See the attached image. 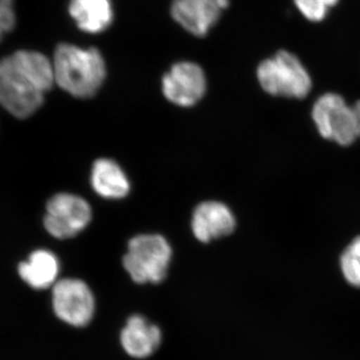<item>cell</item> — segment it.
Instances as JSON below:
<instances>
[{
  "mask_svg": "<svg viewBox=\"0 0 360 360\" xmlns=\"http://www.w3.org/2000/svg\"><path fill=\"white\" fill-rule=\"evenodd\" d=\"M54 84L52 60L39 51H18L0 60V104L15 117L37 112Z\"/></svg>",
  "mask_w": 360,
  "mask_h": 360,
  "instance_id": "obj_1",
  "label": "cell"
},
{
  "mask_svg": "<svg viewBox=\"0 0 360 360\" xmlns=\"http://www.w3.org/2000/svg\"><path fill=\"white\" fill-rule=\"evenodd\" d=\"M56 84L78 98H89L98 91L105 79V63L98 49H82L61 44L53 59Z\"/></svg>",
  "mask_w": 360,
  "mask_h": 360,
  "instance_id": "obj_2",
  "label": "cell"
},
{
  "mask_svg": "<svg viewBox=\"0 0 360 360\" xmlns=\"http://www.w3.org/2000/svg\"><path fill=\"white\" fill-rule=\"evenodd\" d=\"M257 79L262 89L274 96L303 99L312 89L309 71L297 56L286 51L262 61L258 65Z\"/></svg>",
  "mask_w": 360,
  "mask_h": 360,
  "instance_id": "obj_3",
  "label": "cell"
},
{
  "mask_svg": "<svg viewBox=\"0 0 360 360\" xmlns=\"http://www.w3.org/2000/svg\"><path fill=\"white\" fill-rule=\"evenodd\" d=\"M172 250L160 234H141L130 239L123 266L134 283H160L169 269Z\"/></svg>",
  "mask_w": 360,
  "mask_h": 360,
  "instance_id": "obj_4",
  "label": "cell"
},
{
  "mask_svg": "<svg viewBox=\"0 0 360 360\" xmlns=\"http://www.w3.org/2000/svg\"><path fill=\"white\" fill-rule=\"evenodd\" d=\"M311 115L317 131L328 141L348 146L360 137V101L350 106L342 96L326 94L315 101Z\"/></svg>",
  "mask_w": 360,
  "mask_h": 360,
  "instance_id": "obj_5",
  "label": "cell"
},
{
  "mask_svg": "<svg viewBox=\"0 0 360 360\" xmlns=\"http://www.w3.org/2000/svg\"><path fill=\"white\" fill-rule=\"evenodd\" d=\"M91 217V208L84 198L75 194L58 193L47 202L44 224L53 238L68 239L84 231Z\"/></svg>",
  "mask_w": 360,
  "mask_h": 360,
  "instance_id": "obj_6",
  "label": "cell"
},
{
  "mask_svg": "<svg viewBox=\"0 0 360 360\" xmlns=\"http://www.w3.org/2000/svg\"><path fill=\"white\" fill-rule=\"evenodd\" d=\"M52 307L60 321L75 328H84L94 319L96 300L84 281L61 279L52 288Z\"/></svg>",
  "mask_w": 360,
  "mask_h": 360,
  "instance_id": "obj_7",
  "label": "cell"
},
{
  "mask_svg": "<svg viewBox=\"0 0 360 360\" xmlns=\"http://www.w3.org/2000/svg\"><path fill=\"white\" fill-rule=\"evenodd\" d=\"M205 71L196 63H175L162 78V92L167 101L189 108L198 103L206 91Z\"/></svg>",
  "mask_w": 360,
  "mask_h": 360,
  "instance_id": "obj_8",
  "label": "cell"
},
{
  "mask_svg": "<svg viewBox=\"0 0 360 360\" xmlns=\"http://www.w3.org/2000/svg\"><path fill=\"white\" fill-rule=\"evenodd\" d=\"M229 4V0H174L172 15L186 32L202 37L217 22Z\"/></svg>",
  "mask_w": 360,
  "mask_h": 360,
  "instance_id": "obj_9",
  "label": "cell"
},
{
  "mask_svg": "<svg viewBox=\"0 0 360 360\" xmlns=\"http://www.w3.org/2000/svg\"><path fill=\"white\" fill-rule=\"evenodd\" d=\"M236 226V217L224 203L205 201L194 210L191 227L194 236L201 243L229 236Z\"/></svg>",
  "mask_w": 360,
  "mask_h": 360,
  "instance_id": "obj_10",
  "label": "cell"
},
{
  "mask_svg": "<svg viewBox=\"0 0 360 360\" xmlns=\"http://www.w3.org/2000/svg\"><path fill=\"white\" fill-rule=\"evenodd\" d=\"M120 342L129 356L146 359L160 347L161 331L142 315H132L122 329Z\"/></svg>",
  "mask_w": 360,
  "mask_h": 360,
  "instance_id": "obj_11",
  "label": "cell"
},
{
  "mask_svg": "<svg viewBox=\"0 0 360 360\" xmlns=\"http://www.w3.org/2000/svg\"><path fill=\"white\" fill-rule=\"evenodd\" d=\"M58 257L46 250L33 251L26 262L18 265V274L21 279L35 290L53 288L58 283Z\"/></svg>",
  "mask_w": 360,
  "mask_h": 360,
  "instance_id": "obj_12",
  "label": "cell"
},
{
  "mask_svg": "<svg viewBox=\"0 0 360 360\" xmlns=\"http://www.w3.org/2000/svg\"><path fill=\"white\" fill-rule=\"evenodd\" d=\"M91 186L101 198L120 200L129 193L130 184L122 167L115 160L101 158L94 163Z\"/></svg>",
  "mask_w": 360,
  "mask_h": 360,
  "instance_id": "obj_13",
  "label": "cell"
},
{
  "mask_svg": "<svg viewBox=\"0 0 360 360\" xmlns=\"http://www.w3.org/2000/svg\"><path fill=\"white\" fill-rule=\"evenodd\" d=\"M68 11L78 28L87 33L103 32L113 20L110 0H70Z\"/></svg>",
  "mask_w": 360,
  "mask_h": 360,
  "instance_id": "obj_14",
  "label": "cell"
},
{
  "mask_svg": "<svg viewBox=\"0 0 360 360\" xmlns=\"http://www.w3.org/2000/svg\"><path fill=\"white\" fill-rule=\"evenodd\" d=\"M340 269L348 283L360 288V236L341 255Z\"/></svg>",
  "mask_w": 360,
  "mask_h": 360,
  "instance_id": "obj_15",
  "label": "cell"
},
{
  "mask_svg": "<svg viewBox=\"0 0 360 360\" xmlns=\"http://www.w3.org/2000/svg\"><path fill=\"white\" fill-rule=\"evenodd\" d=\"M298 11L307 20L319 22L328 15L329 9L335 7L340 0H293Z\"/></svg>",
  "mask_w": 360,
  "mask_h": 360,
  "instance_id": "obj_16",
  "label": "cell"
},
{
  "mask_svg": "<svg viewBox=\"0 0 360 360\" xmlns=\"http://www.w3.org/2000/svg\"><path fill=\"white\" fill-rule=\"evenodd\" d=\"M15 23L13 0H0V41L6 33L13 30Z\"/></svg>",
  "mask_w": 360,
  "mask_h": 360,
  "instance_id": "obj_17",
  "label": "cell"
}]
</instances>
